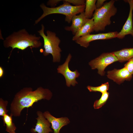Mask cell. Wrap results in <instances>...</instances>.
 I'll list each match as a JSON object with an SVG mask.
<instances>
[{
	"label": "cell",
	"instance_id": "26",
	"mask_svg": "<svg viewBox=\"0 0 133 133\" xmlns=\"http://www.w3.org/2000/svg\"></svg>",
	"mask_w": 133,
	"mask_h": 133
},
{
	"label": "cell",
	"instance_id": "10",
	"mask_svg": "<svg viewBox=\"0 0 133 133\" xmlns=\"http://www.w3.org/2000/svg\"><path fill=\"white\" fill-rule=\"evenodd\" d=\"M128 3L130 6V11L127 19L122 28L119 32H118L117 38L122 39L127 35H131L133 37V0H125Z\"/></svg>",
	"mask_w": 133,
	"mask_h": 133
},
{
	"label": "cell",
	"instance_id": "14",
	"mask_svg": "<svg viewBox=\"0 0 133 133\" xmlns=\"http://www.w3.org/2000/svg\"><path fill=\"white\" fill-rule=\"evenodd\" d=\"M94 23L93 17L88 21L75 34L72 38L75 41L79 38L90 34L94 31Z\"/></svg>",
	"mask_w": 133,
	"mask_h": 133
},
{
	"label": "cell",
	"instance_id": "13",
	"mask_svg": "<svg viewBox=\"0 0 133 133\" xmlns=\"http://www.w3.org/2000/svg\"><path fill=\"white\" fill-rule=\"evenodd\" d=\"M89 19L86 17L84 11L82 12L79 15L74 16L71 19V25L66 26L64 29L67 31H71L74 35Z\"/></svg>",
	"mask_w": 133,
	"mask_h": 133
},
{
	"label": "cell",
	"instance_id": "21",
	"mask_svg": "<svg viewBox=\"0 0 133 133\" xmlns=\"http://www.w3.org/2000/svg\"><path fill=\"white\" fill-rule=\"evenodd\" d=\"M124 67L132 75L133 74V57L128 61V62L124 65Z\"/></svg>",
	"mask_w": 133,
	"mask_h": 133
},
{
	"label": "cell",
	"instance_id": "7",
	"mask_svg": "<svg viewBox=\"0 0 133 133\" xmlns=\"http://www.w3.org/2000/svg\"><path fill=\"white\" fill-rule=\"evenodd\" d=\"M71 57V54L69 53L64 63L59 66L57 69L58 73L62 74L64 77L66 85L68 87H70L71 85L74 86L78 83L76 79L80 75L77 70L72 71L69 68V63Z\"/></svg>",
	"mask_w": 133,
	"mask_h": 133
},
{
	"label": "cell",
	"instance_id": "16",
	"mask_svg": "<svg viewBox=\"0 0 133 133\" xmlns=\"http://www.w3.org/2000/svg\"><path fill=\"white\" fill-rule=\"evenodd\" d=\"M96 0H85V8L84 13L86 18L90 19L93 17V12L96 9Z\"/></svg>",
	"mask_w": 133,
	"mask_h": 133
},
{
	"label": "cell",
	"instance_id": "22",
	"mask_svg": "<svg viewBox=\"0 0 133 133\" xmlns=\"http://www.w3.org/2000/svg\"><path fill=\"white\" fill-rule=\"evenodd\" d=\"M74 6H79L85 5V1L84 0H65Z\"/></svg>",
	"mask_w": 133,
	"mask_h": 133
},
{
	"label": "cell",
	"instance_id": "18",
	"mask_svg": "<svg viewBox=\"0 0 133 133\" xmlns=\"http://www.w3.org/2000/svg\"><path fill=\"white\" fill-rule=\"evenodd\" d=\"M109 95V92H107L102 93L100 98L95 101L93 105L94 108L97 109L101 107L106 103L108 99Z\"/></svg>",
	"mask_w": 133,
	"mask_h": 133
},
{
	"label": "cell",
	"instance_id": "25",
	"mask_svg": "<svg viewBox=\"0 0 133 133\" xmlns=\"http://www.w3.org/2000/svg\"><path fill=\"white\" fill-rule=\"evenodd\" d=\"M4 70L2 67L0 66V78H1L3 76L4 74Z\"/></svg>",
	"mask_w": 133,
	"mask_h": 133
},
{
	"label": "cell",
	"instance_id": "6",
	"mask_svg": "<svg viewBox=\"0 0 133 133\" xmlns=\"http://www.w3.org/2000/svg\"><path fill=\"white\" fill-rule=\"evenodd\" d=\"M118 60L113 52L103 53L100 56L91 61L89 65L92 69H97L98 73L101 76L105 73L104 70L106 67Z\"/></svg>",
	"mask_w": 133,
	"mask_h": 133
},
{
	"label": "cell",
	"instance_id": "11",
	"mask_svg": "<svg viewBox=\"0 0 133 133\" xmlns=\"http://www.w3.org/2000/svg\"><path fill=\"white\" fill-rule=\"evenodd\" d=\"M43 114L44 117L51 124V128L53 130V133H59L62 128L67 125L70 122L67 117L56 118L52 115L48 111L44 112Z\"/></svg>",
	"mask_w": 133,
	"mask_h": 133
},
{
	"label": "cell",
	"instance_id": "24",
	"mask_svg": "<svg viewBox=\"0 0 133 133\" xmlns=\"http://www.w3.org/2000/svg\"><path fill=\"white\" fill-rule=\"evenodd\" d=\"M106 0H98L96 3V6L97 9H99L102 7L104 4Z\"/></svg>",
	"mask_w": 133,
	"mask_h": 133
},
{
	"label": "cell",
	"instance_id": "1",
	"mask_svg": "<svg viewBox=\"0 0 133 133\" xmlns=\"http://www.w3.org/2000/svg\"><path fill=\"white\" fill-rule=\"evenodd\" d=\"M52 96V92L48 89L40 87L33 91L30 87L24 88L15 95L10 105V114L19 116L24 108L32 106L34 103L42 99L49 100Z\"/></svg>",
	"mask_w": 133,
	"mask_h": 133
},
{
	"label": "cell",
	"instance_id": "17",
	"mask_svg": "<svg viewBox=\"0 0 133 133\" xmlns=\"http://www.w3.org/2000/svg\"><path fill=\"white\" fill-rule=\"evenodd\" d=\"M12 115L6 114L2 116V119L3 122L4 126H6V131L9 133H15L16 129L15 124L12 121Z\"/></svg>",
	"mask_w": 133,
	"mask_h": 133
},
{
	"label": "cell",
	"instance_id": "3",
	"mask_svg": "<svg viewBox=\"0 0 133 133\" xmlns=\"http://www.w3.org/2000/svg\"><path fill=\"white\" fill-rule=\"evenodd\" d=\"M63 3L57 7H49L43 3L40 5L43 11L42 14L35 21L34 25L37 24L46 16L53 14H60L65 15V21L70 23L72 17L75 15L84 12L85 5L72 6L69 2L63 0Z\"/></svg>",
	"mask_w": 133,
	"mask_h": 133
},
{
	"label": "cell",
	"instance_id": "5",
	"mask_svg": "<svg viewBox=\"0 0 133 133\" xmlns=\"http://www.w3.org/2000/svg\"><path fill=\"white\" fill-rule=\"evenodd\" d=\"M41 26V29L37 32L43 40V47L44 49L43 52L44 55L46 56L51 54L52 56L53 62H59L61 60V52L62 51L59 47L61 40L56 36L55 32L50 30L47 31V35H46L44 32V26L42 24Z\"/></svg>",
	"mask_w": 133,
	"mask_h": 133
},
{
	"label": "cell",
	"instance_id": "20",
	"mask_svg": "<svg viewBox=\"0 0 133 133\" xmlns=\"http://www.w3.org/2000/svg\"><path fill=\"white\" fill-rule=\"evenodd\" d=\"M8 102L6 100H4L2 98H0V116H3L7 114L8 111L6 109Z\"/></svg>",
	"mask_w": 133,
	"mask_h": 133
},
{
	"label": "cell",
	"instance_id": "15",
	"mask_svg": "<svg viewBox=\"0 0 133 133\" xmlns=\"http://www.w3.org/2000/svg\"><path fill=\"white\" fill-rule=\"evenodd\" d=\"M113 52L120 62L128 61L133 57V48H124Z\"/></svg>",
	"mask_w": 133,
	"mask_h": 133
},
{
	"label": "cell",
	"instance_id": "9",
	"mask_svg": "<svg viewBox=\"0 0 133 133\" xmlns=\"http://www.w3.org/2000/svg\"><path fill=\"white\" fill-rule=\"evenodd\" d=\"M107 74L108 78L118 84H120L125 81H130L132 77V75L125 67L120 69L115 68L108 71Z\"/></svg>",
	"mask_w": 133,
	"mask_h": 133
},
{
	"label": "cell",
	"instance_id": "4",
	"mask_svg": "<svg viewBox=\"0 0 133 133\" xmlns=\"http://www.w3.org/2000/svg\"><path fill=\"white\" fill-rule=\"evenodd\" d=\"M115 2L114 0H111L105 3L102 7L95 10L92 17L94 23V31H104L105 27L111 24V17L115 16L117 11Z\"/></svg>",
	"mask_w": 133,
	"mask_h": 133
},
{
	"label": "cell",
	"instance_id": "8",
	"mask_svg": "<svg viewBox=\"0 0 133 133\" xmlns=\"http://www.w3.org/2000/svg\"><path fill=\"white\" fill-rule=\"evenodd\" d=\"M118 32L116 31L95 34H88L81 37L75 41L81 46L87 48L91 41L100 40H107L117 37Z\"/></svg>",
	"mask_w": 133,
	"mask_h": 133
},
{
	"label": "cell",
	"instance_id": "19",
	"mask_svg": "<svg viewBox=\"0 0 133 133\" xmlns=\"http://www.w3.org/2000/svg\"><path fill=\"white\" fill-rule=\"evenodd\" d=\"M109 84L108 82L102 84L101 85L96 87L88 86L87 88L90 92H99L101 93L107 92L109 89Z\"/></svg>",
	"mask_w": 133,
	"mask_h": 133
},
{
	"label": "cell",
	"instance_id": "23",
	"mask_svg": "<svg viewBox=\"0 0 133 133\" xmlns=\"http://www.w3.org/2000/svg\"><path fill=\"white\" fill-rule=\"evenodd\" d=\"M62 0H49L47 2V5L50 6L52 7L55 6L57 4L59 3Z\"/></svg>",
	"mask_w": 133,
	"mask_h": 133
},
{
	"label": "cell",
	"instance_id": "2",
	"mask_svg": "<svg viewBox=\"0 0 133 133\" xmlns=\"http://www.w3.org/2000/svg\"><path fill=\"white\" fill-rule=\"evenodd\" d=\"M41 38L40 36H37L35 34H29L23 29L14 32L6 37L3 44L5 48H12L10 55L14 49L23 50L29 47L35 48L40 47L42 45Z\"/></svg>",
	"mask_w": 133,
	"mask_h": 133
},
{
	"label": "cell",
	"instance_id": "12",
	"mask_svg": "<svg viewBox=\"0 0 133 133\" xmlns=\"http://www.w3.org/2000/svg\"><path fill=\"white\" fill-rule=\"evenodd\" d=\"M38 117L36 119L37 122L35 128L31 130V132L38 133H49L53 132L50 128V123L44 117L43 113L38 111L36 112Z\"/></svg>",
	"mask_w": 133,
	"mask_h": 133
}]
</instances>
